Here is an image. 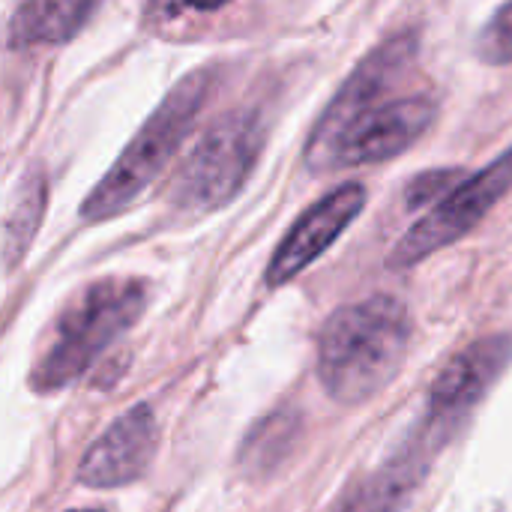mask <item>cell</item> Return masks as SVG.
Returning <instances> with one entry per match:
<instances>
[{"label":"cell","mask_w":512,"mask_h":512,"mask_svg":"<svg viewBox=\"0 0 512 512\" xmlns=\"http://www.w3.org/2000/svg\"><path fill=\"white\" fill-rule=\"evenodd\" d=\"M414 51V33H402L378 45L351 72L309 138L306 162L312 168L336 171L378 165L402 156L432 129L438 117V102L432 96L411 93L387 99Z\"/></svg>","instance_id":"cell-1"},{"label":"cell","mask_w":512,"mask_h":512,"mask_svg":"<svg viewBox=\"0 0 512 512\" xmlns=\"http://www.w3.org/2000/svg\"><path fill=\"white\" fill-rule=\"evenodd\" d=\"M411 345L408 309L387 294L342 306L318 339V378L345 408L378 396L402 369Z\"/></svg>","instance_id":"cell-2"},{"label":"cell","mask_w":512,"mask_h":512,"mask_svg":"<svg viewBox=\"0 0 512 512\" xmlns=\"http://www.w3.org/2000/svg\"><path fill=\"white\" fill-rule=\"evenodd\" d=\"M210 84L213 75L207 69H198L165 96V102L147 117L141 132L129 141L111 171L93 186V192L81 204L84 219H108L120 213L159 177V171L171 162V156L189 135L198 111L204 108Z\"/></svg>","instance_id":"cell-3"},{"label":"cell","mask_w":512,"mask_h":512,"mask_svg":"<svg viewBox=\"0 0 512 512\" xmlns=\"http://www.w3.org/2000/svg\"><path fill=\"white\" fill-rule=\"evenodd\" d=\"M141 309V282L102 279L84 288L60 315L51 345L33 366V387L39 393H51L72 384L108 345H114L138 321Z\"/></svg>","instance_id":"cell-4"},{"label":"cell","mask_w":512,"mask_h":512,"mask_svg":"<svg viewBox=\"0 0 512 512\" xmlns=\"http://www.w3.org/2000/svg\"><path fill=\"white\" fill-rule=\"evenodd\" d=\"M264 144L255 111L222 114L195 144L174 180V201L183 210L207 213L228 204L249 180Z\"/></svg>","instance_id":"cell-5"},{"label":"cell","mask_w":512,"mask_h":512,"mask_svg":"<svg viewBox=\"0 0 512 512\" xmlns=\"http://www.w3.org/2000/svg\"><path fill=\"white\" fill-rule=\"evenodd\" d=\"M512 189V147L501 153L492 165L477 171L474 177L453 186L420 222H414L399 246L390 255V264L405 270L420 264L438 249L453 246L459 237L474 231L480 219Z\"/></svg>","instance_id":"cell-6"},{"label":"cell","mask_w":512,"mask_h":512,"mask_svg":"<svg viewBox=\"0 0 512 512\" xmlns=\"http://www.w3.org/2000/svg\"><path fill=\"white\" fill-rule=\"evenodd\" d=\"M512 357V342L507 336H486L456 354L444 372L435 378L426 417L420 420V432L435 444L444 447L465 417L480 405V399L492 390Z\"/></svg>","instance_id":"cell-7"},{"label":"cell","mask_w":512,"mask_h":512,"mask_svg":"<svg viewBox=\"0 0 512 512\" xmlns=\"http://www.w3.org/2000/svg\"><path fill=\"white\" fill-rule=\"evenodd\" d=\"M366 204V186L363 183H345L336 186L330 195L315 201L282 237L279 249L270 258L267 267V285L279 288L300 276L306 267H312L336 240L339 234L357 219V213Z\"/></svg>","instance_id":"cell-8"},{"label":"cell","mask_w":512,"mask_h":512,"mask_svg":"<svg viewBox=\"0 0 512 512\" xmlns=\"http://www.w3.org/2000/svg\"><path fill=\"white\" fill-rule=\"evenodd\" d=\"M156 450V417L147 405L129 408L111 429L87 450L78 480L93 489H117L138 480Z\"/></svg>","instance_id":"cell-9"},{"label":"cell","mask_w":512,"mask_h":512,"mask_svg":"<svg viewBox=\"0 0 512 512\" xmlns=\"http://www.w3.org/2000/svg\"><path fill=\"white\" fill-rule=\"evenodd\" d=\"M435 450L438 447H432V441L417 429V435L408 438L396 456H390L369 477L357 480L330 512H405L429 471Z\"/></svg>","instance_id":"cell-10"},{"label":"cell","mask_w":512,"mask_h":512,"mask_svg":"<svg viewBox=\"0 0 512 512\" xmlns=\"http://www.w3.org/2000/svg\"><path fill=\"white\" fill-rule=\"evenodd\" d=\"M93 3H24L15 9L9 21V39L12 45H51L66 42L81 30V24L93 15Z\"/></svg>","instance_id":"cell-11"},{"label":"cell","mask_w":512,"mask_h":512,"mask_svg":"<svg viewBox=\"0 0 512 512\" xmlns=\"http://www.w3.org/2000/svg\"><path fill=\"white\" fill-rule=\"evenodd\" d=\"M42 210H45V174L39 168H33L18 183L15 198H12L9 213H6V225H3V261H6V267H15L27 255L30 240L36 237V228L42 222Z\"/></svg>","instance_id":"cell-12"},{"label":"cell","mask_w":512,"mask_h":512,"mask_svg":"<svg viewBox=\"0 0 512 512\" xmlns=\"http://www.w3.org/2000/svg\"><path fill=\"white\" fill-rule=\"evenodd\" d=\"M294 417L291 414H273L267 417L249 438H246V447H243V462L249 468H273L291 447L294 441Z\"/></svg>","instance_id":"cell-13"},{"label":"cell","mask_w":512,"mask_h":512,"mask_svg":"<svg viewBox=\"0 0 512 512\" xmlns=\"http://www.w3.org/2000/svg\"><path fill=\"white\" fill-rule=\"evenodd\" d=\"M477 54L486 63H512V3L501 6L477 36Z\"/></svg>","instance_id":"cell-14"},{"label":"cell","mask_w":512,"mask_h":512,"mask_svg":"<svg viewBox=\"0 0 512 512\" xmlns=\"http://www.w3.org/2000/svg\"><path fill=\"white\" fill-rule=\"evenodd\" d=\"M72 512H99V510H72Z\"/></svg>","instance_id":"cell-15"}]
</instances>
